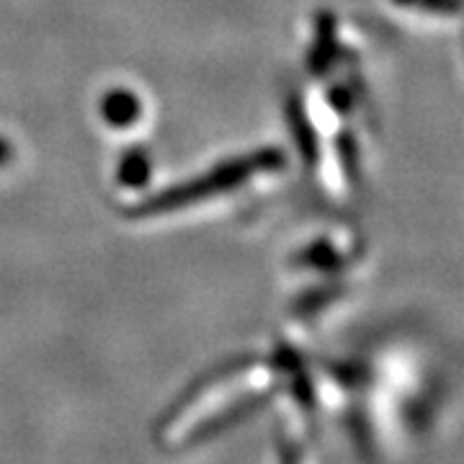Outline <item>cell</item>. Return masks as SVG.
Instances as JSON below:
<instances>
[]
</instances>
